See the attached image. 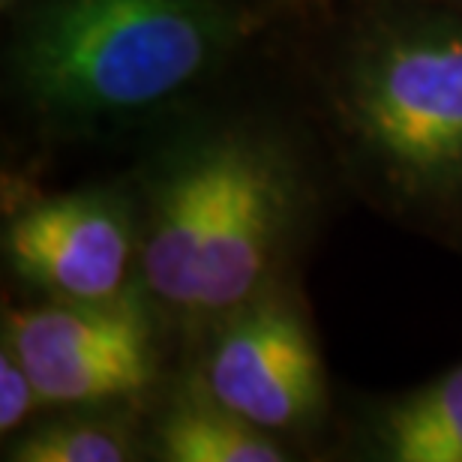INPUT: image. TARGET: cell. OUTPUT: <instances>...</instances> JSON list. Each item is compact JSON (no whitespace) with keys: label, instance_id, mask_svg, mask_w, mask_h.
I'll list each match as a JSON object with an SVG mask.
<instances>
[{"label":"cell","instance_id":"obj_1","mask_svg":"<svg viewBox=\"0 0 462 462\" xmlns=\"http://www.w3.org/2000/svg\"><path fill=\"white\" fill-rule=\"evenodd\" d=\"M228 42L219 0H51L24 36L18 72L54 115L120 117L178 97Z\"/></svg>","mask_w":462,"mask_h":462},{"label":"cell","instance_id":"obj_2","mask_svg":"<svg viewBox=\"0 0 462 462\" xmlns=\"http://www.w3.org/2000/svg\"><path fill=\"white\" fill-rule=\"evenodd\" d=\"M355 124L405 180L462 178V31L400 33L355 79Z\"/></svg>","mask_w":462,"mask_h":462},{"label":"cell","instance_id":"obj_3","mask_svg":"<svg viewBox=\"0 0 462 462\" xmlns=\"http://www.w3.org/2000/svg\"><path fill=\"white\" fill-rule=\"evenodd\" d=\"M4 346L42 402L94 405L138 393L153 378L151 325L133 300H54L4 316Z\"/></svg>","mask_w":462,"mask_h":462},{"label":"cell","instance_id":"obj_4","mask_svg":"<svg viewBox=\"0 0 462 462\" xmlns=\"http://www.w3.org/2000/svg\"><path fill=\"white\" fill-rule=\"evenodd\" d=\"M208 400L258 430H294L325 402V373L310 330L280 303L246 310L205 364Z\"/></svg>","mask_w":462,"mask_h":462},{"label":"cell","instance_id":"obj_5","mask_svg":"<svg viewBox=\"0 0 462 462\" xmlns=\"http://www.w3.org/2000/svg\"><path fill=\"white\" fill-rule=\"evenodd\" d=\"M9 264L54 300L99 303L126 294L133 228L108 192L36 201L6 226Z\"/></svg>","mask_w":462,"mask_h":462},{"label":"cell","instance_id":"obj_6","mask_svg":"<svg viewBox=\"0 0 462 462\" xmlns=\"http://www.w3.org/2000/svg\"><path fill=\"white\" fill-rule=\"evenodd\" d=\"M378 439L396 462H462V366L396 402Z\"/></svg>","mask_w":462,"mask_h":462},{"label":"cell","instance_id":"obj_7","mask_svg":"<svg viewBox=\"0 0 462 462\" xmlns=\"http://www.w3.org/2000/svg\"><path fill=\"white\" fill-rule=\"evenodd\" d=\"M162 457L171 462H280L282 448L255 423L214 400L178 405L160 430Z\"/></svg>","mask_w":462,"mask_h":462},{"label":"cell","instance_id":"obj_8","mask_svg":"<svg viewBox=\"0 0 462 462\" xmlns=\"http://www.w3.org/2000/svg\"><path fill=\"white\" fill-rule=\"evenodd\" d=\"M15 462H124L129 445L99 423H49L13 448Z\"/></svg>","mask_w":462,"mask_h":462},{"label":"cell","instance_id":"obj_9","mask_svg":"<svg viewBox=\"0 0 462 462\" xmlns=\"http://www.w3.org/2000/svg\"><path fill=\"white\" fill-rule=\"evenodd\" d=\"M36 402L42 400L36 393L31 375L22 366V360L13 355V348L4 346V351H0V430H18Z\"/></svg>","mask_w":462,"mask_h":462},{"label":"cell","instance_id":"obj_10","mask_svg":"<svg viewBox=\"0 0 462 462\" xmlns=\"http://www.w3.org/2000/svg\"><path fill=\"white\" fill-rule=\"evenodd\" d=\"M4 4H9V0H4Z\"/></svg>","mask_w":462,"mask_h":462}]
</instances>
